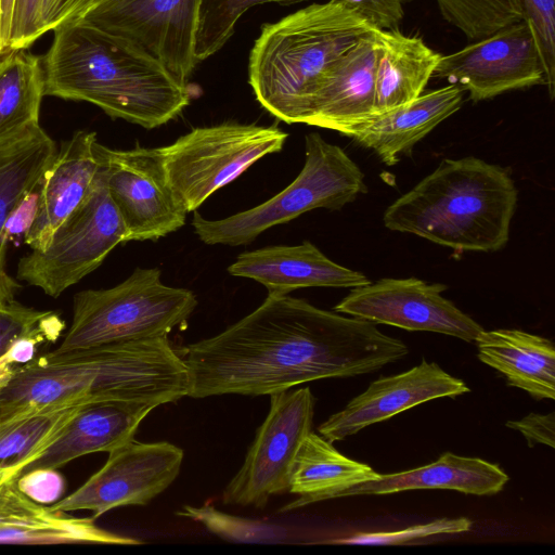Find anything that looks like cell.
Returning <instances> with one entry per match:
<instances>
[{
	"instance_id": "15",
	"label": "cell",
	"mask_w": 555,
	"mask_h": 555,
	"mask_svg": "<svg viewBox=\"0 0 555 555\" xmlns=\"http://www.w3.org/2000/svg\"><path fill=\"white\" fill-rule=\"evenodd\" d=\"M447 286L416 278L382 279L353 287L334 307L375 324H387L406 331L434 332L472 343L483 330L441 293Z\"/></svg>"
},
{
	"instance_id": "6",
	"label": "cell",
	"mask_w": 555,
	"mask_h": 555,
	"mask_svg": "<svg viewBox=\"0 0 555 555\" xmlns=\"http://www.w3.org/2000/svg\"><path fill=\"white\" fill-rule=\"evenodd\" d=\"M196 306L194 293L165 285L158 268H137L114 287L75 294L72 324L54 351L167 336Z\"/></svg>"
},
{
	"instance_id": "28",
	"label": "cell",
	"mask_w": 555,
	"mask_h": 555,
	"mask_svg": "<svg viewBox=\"0 0 555 555\" xmlns=\"http://www.w3.org/2000/svg\"><path fill=\"white\" fill-rule=\"evenodd\" d=\"M83 404L48 405L0 418V498L7 485L60 436Z\"/></svg>"
},
{
	"instance_id": "23",
	"label": "cell",
	"mask_w": 555,
	"mask_h": 555,
	"mask_svg": "<svg viewBox=\"0 0 555 555\" xmlns=\"http://www.w3.org/2000/svg\"><path fill=\"white\" fill-rule=\"evenodd\" d=\"M508 476L496 464L479 457L446 452L437 461L405 472L377 478L339 491L336 498L391 494L406 490L450 489L474 495L500 492Z\"/></svg>"
},
{
	"instance_id": "43",
	"label": "cell",
	"mask_w": 555,
	"mask_h": 555,
	"mask_svg": "<svg viewBox=\"0 0 555 555\" xmlns=\"http://www.w3.org/2000/svg\"><path fill=\"white\" fill-rule=\"evenodd\" d=\"M16 367L17 365L9 359L0 362V390L9 383Z\"/></svg>"
},
{
	"instance_id": "13",
	"label": "cell",
	"mask_w": 555,
	"mask_h": 555,
	"mask_svg": "<svg viewBox=\"0 0 555 555\" xmlns=\"http://www.w3.org/2000/svg\"><path fill=\"white\" fill-rule=\"evenodd\" d=\"M183 450L170 442L134 439L108 452L106 463L70 494L51 504L55 509H88L95 519L108 511L146 505L178 477Z\"/></svg>"
},
{
	"instance_id": "26",
	"label": "cell",
	"mask_w": 555,
	"mask_h": 555,
	"mask_svg": "<svg viewBox=\"0 0 555 555\" xmlns=\"http://www.w3.org/2000/svg\"><path fill=\"white\" fill-rule=\"evenodd\" d=\"M374 113L406 104L420 96L433 78L441 54L421 37L377 29Z\"/></svg>"
},
{
	"instance_id": "14",
	"label": "cell",
	"mask_w": 555,
	"mask_h": 555,
	"mask_svg": "<svg viewBox=\"0 0 555 555\" xmlns=\"http://www.w3.org/2000/svg\"><path fill=\"white\" fill-rule=\"evenodd\" d=\"M433 77L467 91L473 102L504 92L545 86L533 31L526 20L506 25L463 49L441 55Z\"/></svg>"
},
{
	"instance_id": "3",
	"label": "cell",
	"mask_w": 555,
	"mask_h": 555,
	"mask_svg": "<svg viewBox=\"0 0 555 555\" xmlns=\"http://www.w3.org/2000/svg\"><path fill=\"white\" fill-rule=\"evenodd\" d=\"M52 31L41 59L46 95L88 102L146 129L167 124L190 104L188 83L129 40L81 20Z\"/></svg>"
},
{
	"instance_id": "31",
	"label": "cell",
	"mask_w": 555,
	"mask_h": 555,
	"mask_svg": "<svg viewBox=\"0 0 555 555\" xmlns=\"http://www.w3.org/2000/svg\"><path fill=\"white\" fill-rule=\"evenodd\" d=\"M308 0H202L196 34L195 56L205 61L231 38L241 16L257 4H294Z\"/></svg>"
},
{
	"instance_id": "40",
	"label": "cell",
	"mask_w": 555,
	"mask_h": 555,
	"mask_svg": "<svg viewBox=\"0 0 555 555\" xmlns=\"http://www.w3.org/2000/svg\"><path fill=\"white\" fill-rule=\"evenodd\" d=\"M506 427L519 431L527 440L528 446L535 443L555 447V414L530 413L518 421H509Z\"/></svg>"
},
{
	"instance_id": "2",
	"label": "cell",
	"mask_w": 555,
	"mask_h": 555,
	"mask_svg": "<svg viewBox=\"0 0 555 555\" xmlns=\"http://www.w3.org/2000/svg\"><path fill=\"white\" fill-rule=\"evenodd\" d=\"M186 366L167 336L36 357L0 390V418L48 405L132 400L157 406L188 396Z\"/></svg>"
},
{
	"instance_id": "44",
	"label": "cell",
	"mask_w": 555,
	"mask_h": 555,
	"mask_svg": "<svg viewBox=\"0 0 555 555\" xmlns=\"http://www.w3.org/2000/svg\"><path fill=\"white\" fill-rule=\"evenodd\" d=\"M107 0H83L79 7L76 9V11L74 12V14L72 15L70 18H68L67 21H70V20H76V18H79L81 15H83L88 10L96 7L98 4L102 3V2H105ZM66 22V21H65Z\"/></svg>"
},
{
	"instance_id": "35",
	"label": "cell",
	"mask_w": 555,
	"mask_h": 555,
	"mask_svg": "<svg viewBox=\"0 0 555 555\" xmlns=\"http://www.w3.org/2000/svg\"><path fill=\"white\" fill-rule=\"evenodd\" d=\"M525 20L530 25L542 60L545 86L555 93V0H522Z\"/></svg>"
},
{
	"instance_id": "42",
	"label": "cell",
	"mask_w": 555,
	"mask_h": 555,
	"mask_svg": "<svg viewBox=\"0 0 555 555\" xmlns=\"http://www.w3.org/2000/svg\"><path fill=\"white\" fill-rule=\"evenodd\" d=\"M15 0H0V55L9 50Z\"/></svg>"
},
{
	"instance_id": "1",
	"label": "cell",
	"mask_w": 555,
	"mask_h": 555,
	"mask_svg": "<svg viewBox=\"0 0 555 555\" xmlns=\"http://www.w3.org/2000/svg\"><path fill=\"white\" fill-rule=\"evenodd\" d=\"M188 397L262 396L324 378L352 377L403 359L408 346L375 323L288 295H268L218 335L178 352Z\"/></svg>"
},
{
	"instance_id": "39",
	"label": "cell",
	"mask_w": 555,
	"mask_h": 555,
	"mask_svg": "<svg viewBox=\"0 0 555 555\" xmlns=\"http://www.w3.org/2000/svg\"><path fill=\"white\" fill-rule=\"evenodd\" d=\"M359 13L377 29H395L403 17L406 0H337Z\"/></svg>"
},
{
	"instance_id": "12",
	"label": "cell",
	"mask_w": 555,
	"mask_h": 555,
	"mask_svg": "<svg viewBox=\"0 0 555 555\" xmlns=\"http://www.w3.org/2000/svg\"><path fill=\"white\" fill-rule=\"evenodd\" d=\"M105 185L127 231V242L158 240L185 223L158 147L112 150L99 143Z\"/></svg>"
},
{
	"instance_id": "9",
	"label": "cell",
	"mask_w": 555,
	"mask_h": 555,
	"mask_svg": "<svg viewBox=\"0 0 555 555\" xmlns=\"http://www.w3.org/2000/svg\"><path fill=\"white\" fill-rule=\"evenodd\" d=\"M125 242L127 231L108 195L101 166L89 196L56 229L48 245L31 249L18 261L17 278L55 298Z\"/></svg>"
},
{
	"instance_id": "32",
	"label": "cell",
	"mask_w": 555,
	"mask_h": 555,
	"mask_svg": "<svg viewBox=\"0 0 555 555\" xmlns=\"http://www.w3.org/2000/svg\"><path fill=\"white\" fill-rule=\"evenodd\" d=\"M177 515L202 524L211 533L230 542L278 543L287 535L283 527L227 514L210 504L199 507L183 505Z\"/></svg>"
},
{
	"instance_id": "8",
	"label": "cell",
	"mask_w": 555,
	"mask_h": 555,
	"mask_svg": "<svg viewBox=\"0 0 555 555\" xmlns=\"http://www.w3.org/2000/svg\"><path fill=\"white\" fill-rule=\"evenodd\" d=\"M287 137L275 126L224 122L194 128L158 149L169 185L189 214L260 158L280 152Z\"/></svg>"
},
{
	"instance_id": "5",
	"label": "cell",
	"mask_w": 555,
	"mask_h": 555,
	"mask_svg": "<svg viewBox=\"0 0 555 555\" xmlns=\"http://www.w3.org/2000/svg\"><path fill=\"white\" fill-rule=\"evenodd\" d=\"M374 28L337 0L312 3L264 24L248 63L257 101L279 120L304 124L326 70Z\"/></svg>"
},
{
	"instance_id": "27",
	"label": "cell",
	"mask_w": 555,
	"mask_h": 555,
	"mask_svg": "<svg viewBox=\"0 0 555 555\" xmlns=\"http://www.w3.org/2000/svg\"><path fill=\"white\" fill-rule=\"evenodd\" d=\"M378 475L371 466L343 455L332 442L310 431L295 455L289 475L288 491L299 498L280 512L335 499L339 491Z\"/></svg>"
},
{
	"instance_id": "24",
	"label": "cell",
	"mask_w": 555,
	"mask_h": 555,
	"mask_svg": "<svg viewBox=\"0 0 555 555\" xmlns=\"http://www.w3.org/2000/svg\"><path fill=\"white\" fill-rule=\"evenodd\" d=\"M57 153L54 140L38 125L0 141V302L20 288L5 271V222L24 193L46 172Z\"/></svg>"
},
{
	"instance_id": "17",
	"label": "cell",
	"mask_w": 555,
	"mask_h": 555,
	"mask_svg": "<svg viewBox=\"0 0 555 555\" xmlns=\"http://www.w3.org/2000/svg\"><path fill=\"white\" fill-rule=\"evenodd\" d=\"M377 28L360 37L326 70L304 124L343 132L374 113Z\"/></svg>"
},
{
	"instance_id": "37",
	"label": "cell",
	"mask_w": 555,
	"mask_h": 555,
	"mask_svg": "<svg viewBox=\"0 0 555 555\" xmlns=\"http://www.w3.org/2000/svg\"><path fill=\"white\" fill-rule=\"evenodd\" d=\"M44 173L24 193L10 214L3 230L7 243L24 242L39 210Z\"/></svg>"
},
{
	"instance_id": "16",
	"label": "cell",
	"mask_w": 555,
	"mask_h": 555,
	"mask_svg": "<svg viewBox=\"0 0 555 555\" xmlns=\"http://www.w3.org/2000/svg\"><path fill=\"white\" fill-rule=\"evenodd\" d=\"M469 391L462 379L423 359L405 372L373 380L343 410L324 421L318 431L330 442L340 441L421 403Z\"/></svg>"
},
{
	"instance_id": "33",
	"label": "cell",
	"mask_w": 555,
	"mask_h": 555,
	"mask_svg": "<svg viewBox=\"0 0 555 555\" xmlns=\"http://www.w3.org/2000/svg\"><path fill=\"white\" fill-rule=\"evenodd\" d=\"M65 322L54 311L26 307L15 300L0 302V362L15 352L27 337L48 334L56 338Z\"/></svg>"
},
{
	"instance_id": "4",
	"label": "cell",
	"mask_w": 555,
	"mask_h": 555,
	"mask_svg": "<svg viewBox=\"0 0 555 555\" xmlns=\"http://www.w3.org/2000/svg\"><path fill=\"white\" fill-rule=\"evenodd\" d=\"M517 189L502 167L468 156L443 159L388 206L383 222L460 251H496L509 238Z\"/></svg>"
},
{
	"instance_id": "21",
	"label": "cell",
	"mask_w": 555,
	"mask_h": 555,
	"mask_svg": "<svg viewBox=\"0 0 555 555\" xmlns=\"http://www.w3.org/2000/svg\"><path fill=\"white\" fill-rule=\"evenodd\" d=\"M155 408L154 403L132 400L85 403L60 436L26 465L21 475L36 468H59L91 453H108L134 439L139 425Z\"/></svg>"
},
{
	"instance_id": "29",
	"label": "cell",
	"mask_w": 555,
	"mask_h": 555,
	"mask_svg": "<svg viewBox=\"0 0 555 555\" xmlns=\"http://www.w3.org/2000/svg\"><path fill=\"white\" fill-rule=\"evenodd\" d=\"M44 95L41 59L26 50L0 55V141L39 124Z\"/></svg>"
},
{
	"instance_id": "19",
	"label": "cell",
	"mask_w": 555,
	"mask_h": 555,
	"mask_svg": "<svg viewBox=\"0 0 555 555\" xmlns=\"http://www.w3.org/2000/svg\"><path fill=\"white\" fill-rule=\"evenodd\" d=\"M228 272L260 283L273 296L304 287L353 288L370 282L363 273L332 261L309 241L244 251Z\"/></svg>"
},
{
	"instance_id": "30",
	"label": "cell",
	"mask_w": 555,
	"mask_h": 555,
	"mask_svg": "<svg viewBox=\"0 0 555 555\" xmlns=\"http://www.w3.org/2000/svg\"><path fill=\"white\" fill-rule=\"evenodd\" d=\"M442 16L470 40L525 20L522 0H435Z\"/></svg>"
},
{
	"instance_id": "18",
	"label": "cell",
	"mask_w": 555,
	"mask_h": 555,
	"mask_svg": "<svg viewBox=\"0 0 555 555\" xmlns=\"http://www.w3.org/2000/svg\"><path fill=\"white\" fill-rule=\"evenodd\" d=\"M98 146L96 133L86 130L61 145L44 172L39 210L24 240L31 249H43L93 190L101 167Z\"/></svg>"
},
{
	"instance_id": "20",
	"label": "cell",
	"mask_w": 555,
	"mask_h": 555,
	"mask_svg": "<svg viewBox=\"0 0 555 555\" xmlns=\"http://www.w3.org/2000/svg\"><path fill=\"white\" fill-rule=\"evenodd\" d=\"M463 94L462 88L451 83L429 90L406 104L372 114L345 129L341 134L372 150L384 164L392 166L441 121L460 109Z\"/></svg>"
},
{
	"instance_id": "34",
	"label": "cell",
	"mask_w": 555,
	"mask_h": 555,
	"mask_svg": "<svg viewBox=\"0 0 555 555\" xmlns=\"http://www.w3.org/2000/svg\"><path fill=\"white\" fill-rule=\"evenodd\" d=\"M472 521L468 518H440L427 524L411 526L395 531L358 532L348 538L331 541L337 544L357 545H401L417 539H425L439 534L461 533L470 530Z\"/></svg>"
},
{
	"instance_id": "25",
	"label": "cell",
	"mask_w": 555,
	"mask_h": 555,
	"mask_svg": "<svg viewBox=\"0 0 555 555\" xmlns=\"http://www.w3.org/2000/svg\"><path fill=\"white\" fill-rule=\"evenodd\" d=\"M478 358L502 373L507 384L537 400L555 399V348L542 336L520 330H482L475 339Z\"/></svg>"
},
{
	"instance_id": "7",
	"label": "cell",
	"mask_w": 555,
	"mask_h": 555,
	"mask_svg": "<svg viewBox=\"0 0 555 555\" xmlns=\"http://www.w3.org/2000/svg\"><path fill=\"white\" fill-rule=\"evenodd\" d=\"M305 150L299 175L264 203L219 220L194 211L192 227L197 237L208 245H246L276 224L315 208L340 209L366 192L363 172L341 147L311 132L305 137Z\"/></svg>"
},
{
	"instance_id": "11",
	"label": "cell",
	"mask_w": 555,
	"mask_h": 555,
	"mask_svg": "<svg viewBox=\"0 0 555 555\" xmlns=\"http://www.w3.org/2000/svg\"><path fill=\"white\" fill-rule=\"evenodd\" d=\"M202 0H107L79 18L134 43L186 82L198 63L196 34Z\"/></svg>"
},
{
	"instance_id": "22",
	"label": "cell",
	"mask_w": 555,
	"mask_h": 555,
	"mask_svg": "<svg viewBox=\"0 0 555 555\" xmlns=\"http://www.w3.org/2000/svg\"><path fill=\"white\" fill-rule=\"evenodd\" d=\"M116 544L143 542L98 527L81 518L37 503L10 481L0 498V544Z\"/></svg>"
},
{
	"instance_id": "38",
	"label": "cell",
	"mask_w": 555,
	"mask_h": 555,
	"mask_svg": "<svg viewBox=\"0 0 555 555\" xmlns=\"http://www.w3.org/2000/svg\"><path fill=\"white\" fill-rule=\"evenodd\" d=\"M41 0H15L9 50H27L42 35Z\"/></svg>"
},
{
	"instance_id": "10",
	"label": "cell",
	"mask_w": 555,
	"mask_h": 555,
	"mask_svg": "<svg viewBox=\"0 0 555 555\" xmlns=\"http://www.w3.org/2000/svg\"><path fill=\"white\" fill-rule=\"evenodd\" d=\"M315 398L309 387L270 395V409L244 463L222 493L225 505L262 508L288 491L295 455L312 431Z\"/></svg>"
},
{
	"instance_id": "41",
	"label": "cell",
	"mask_w": 555,
	"mask_h": 555,
	"mask_svg": "<svg viewBox=\"0 0 555 555\" xmlns=\"http://www.w3.org/2000/svg\"><path fill=\"white\" fill-rule=\"evenodd\" d=\"M83 0H41L40 31L41 35L55 29L72 17Z\"/></svg>"
},
{
	"instance_id": "36",
	"label": "cell",
	"mask_w": 555,
	"mask_h": 555,
	"mask_svg": "<svg viewBox=\"0 0 555 555\" xmlns=\"http://www.w3.org/2000/svg\"><path fill=\"white\" fill-rule=\"evenodd\" d=\"M16 487L33 501L51 505L63 498L66 483L56 468H36L22 474Z\"/></svg>"
}]
</instances>
